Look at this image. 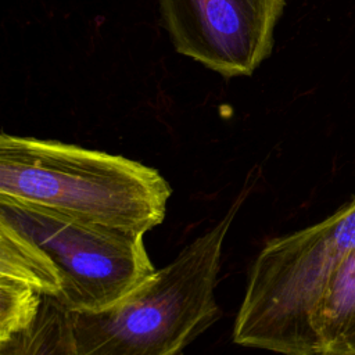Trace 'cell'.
Here are the masks:
<instances>
[{
	"mask_svg": "<svg viewBox=\"0 0 355 355\" xmlns=\"http://www.w3.org/2000/svg\"><path fill=\"white\" fill-rule=\"evenodd\" d=\"M172 187L154 168L58 140L0 136V200L146 234L166 216Z\"/></svg>",
	"mask_w": 355,
	"mask_h": 355,
	"instance_id": "1",
	"label": "cell"
},
{
	"mask_svg": "<svg viewBox=\"0 0 355 355\" xmlns=\"http://www.w3.org/2000/svg\"><path fill=\"white\" fill-rule=\"evenodd\" d=\"M244 190L212 227L112 305L69 312L76 355H182L218 318L222 248Z\"/></svg>",
	"mask_w": 355,
	"mask_h": 355,
	"instance_id": "2",
	"label": "cell"
},
{
	"mask_svg": "<svg viewBox=\"0 0 355 355\" xmlns=\"http://www.w3.org/2000/svg\"><path fill=\"white\" fill-rule=\"evenodd\" d=\"M355 250V197L326 219L268 241L257 255L233 341L280 355H320L316 308Z\"/></svg>",
	"mask_w": 355,
	"mask_h": 355,
	"instance_id": "3",
	"label": "cell"
},
{
	"mask_svg": "<svg viewBox=\"0 0 355 355\" xmlns=\"http://www.w3.org/2000/svg\"><path fill=\"white\" fill-rule=\"evenodd\" d=\"M0 220L37 245L60 283L55 300L69 312L112 305L155 268L144 234L60 215L43 208L0 200Z\"/></svg>",
	"mask_w": 355,
	"mask_h": 355,
	"instance_id": "4",
	"label": "cell"
},
{
	"mask_svg": "<svg viewBox=\"0 0 355 355\" xmlns=\"http://www.w3.org/2000/svg\"><path fill=\"white\" fill-rule=\"evenodd\" d=\"M284 0H159L175 50L225 78L250 76L270 55Z\"/></svg>",
	"mask_w": 355,
	"mask_h": 355,
	"instance_id": "5",
	"label": "cell"
},
{
	"mask_svg": "<svg viewBox=\"0 0 355 355\" xmlns=\"http://www.w3.org/2000/svg\"><path fill=\"white\" fill-rule=\"evenodd\" d=\"M320 355H355V250L331 277L313 318Z\"/></svg>",
	"mask_w": 355,
	"mask_h": 355,
	"instance_id": "6",
	"label": "cell"
},
{
	"mask_svg": "<svg viewBox=\"0 0 355 355\" xmlns=\"http://www.w3.org/2000/svg\"><path fill=\"white\" fill-rule=\"evenodd\" d=\"M0 355H76L67 318L60 312L39 313L0 343Z\"/></svg>",
	"mask_w": 355,
	"mask_h": 355,
	"instance_id": "7",
	"label": "cell"
},
{
	"mask_svg": "<svg viewBox=\"0 0 355 355\" xmlns=\"http://www.w3.org/2000/svg\"><path fill=\"white\" fill-rule=\"evenodd\" d=\"M42 301L43 297L29 286L0 277V340L26 327Z\"/></svg>",
	"mask_w": 355,
	"mask_h": 355,
	"instance_id": "8",
	"label": "cell"
}]
</instances>
